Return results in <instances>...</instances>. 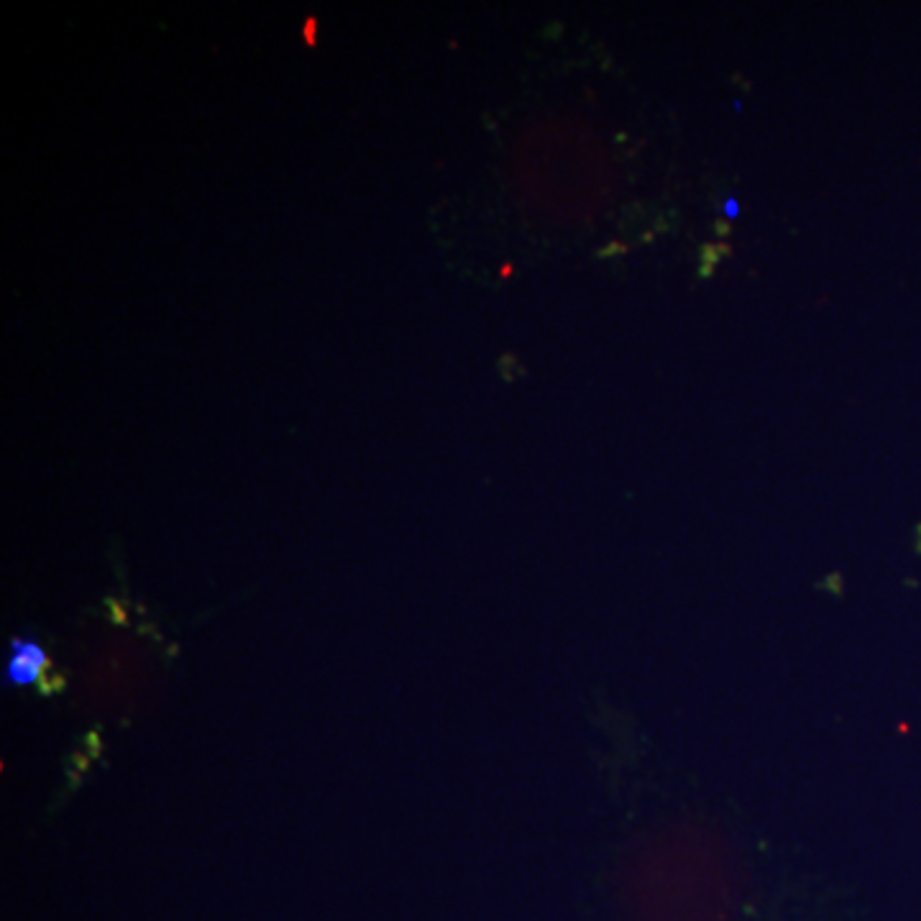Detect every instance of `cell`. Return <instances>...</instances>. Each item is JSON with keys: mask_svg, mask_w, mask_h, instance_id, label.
<instances>
[{"mask_svg": "<svg viewBox=\"0 0 921 921\" xmlns=\"http://www.w3.org/2000/svg\"><path fill=\"white\" fill-rule=\"evenodd\" d=\"M52 661L34 638H13L11 658L6 663V681L13 686H29L41 681Z\"/></svg>", "mask_w": 921, "mask_h": 921, "instance_id": "1", "label": "cell"}, {"mask_svg": "<svg viewBox=\"0 0 921 921\" xmlns=\"http://www.w3.org/2000/svg\"><path fill=\"white\" fill-rule=\"evenodd\" d=\"M699 259H701L699 277L707 279V277H712L714 272H717V264L722 261V254H719L717 244H701L699 246Z\"/></svg>", "mask_w": 921, "mask_h": 921, "instance_id": "2", "label": "cell"}, {"mask_svg": "<svg viewBox=\"0 0 921 921\" xmlns=\"http://www.w3.org/2000/svg\"><path fill=\"white\" fill-rule=\"evenodd\" d=\"M318 29H320L318 16H310L305 24H302V41H305L307 47H315V44H318Z\"/></svg>", "mask_w": 921, "mask_h": 921, "instance_id": "3", "label": "cell"}, {"mask_svg": "<svg viewBox=\"0 0 921 921\" xmlns=\"http://www.w3.org/2000/svg\"><path fill=\"white\" fill-rule=\"evenodd\" d=\"M712 228H714V233H717V238H722V241H725V238L732 233V223L727 221V218H717V221L712 223Z\"/></svg>", "mask_w": 921, "mask_h": 921, "instance_id": "4", "label": "cell"}, {"mask_svg": "<svg viewBox=\"0 0 921 921\" xmlns=\"http://www.w3.org/2000/svg\"><path fill=\"white\" fill-rule=\"evenodd\" d=\"M614 254H627V246L625 244H617V241H612V244H607L604 246V249H599V256H614Z\"/></svg>", "mask_w": 921, "mask_h": 921, "instance_id": "5", "label": "cell"}, {"mask_svg": "<svg viewBox=\"0 0 921 921\" xmlns=\"http://www.w3.org/2000/svg\"><path fill=\"white\" fill-rule=\"evenodd\" d=\"M722 210H725V218H727V221H732V218H737V215H740V203H737L735 197H730V200H727L725 208H722Z\"/></svg>", "mask_w": 921, "mask_h": 921, "instance_id": "6", "label": "cell"}, {"mask_svg": "<svg viewBox=\"0 0 921 921\" xmlns=\"http://www.w3.org/2000/svg\"><path fill=\"white\" fill-rule=\"evenodd\" d=\"M717 249H719V254H722V259H727V256L732 254V246H730V244H725V241H719Z\"/></svg>", "mask_w": 921, "mask_h": 921, "instance_id": "7", "label": "cell"}]
</instances>
